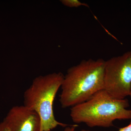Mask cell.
I'll return each mask as SVG.
<instances>
[{"label": "cell", "mask_w": 131, "mask_h": 131, "mask_svg": "<svg viewBox=\"0 0 131 131\" xmlns=\"http://www.w3.org/2000/svg\"><path fill=\"white\" fill-rule=\"evenodd\" d=\"M129 96H130V97L131 98V90L130 91V95H129Z\"/></svg>", "instance_id": "11"}, {"label": "cell", "mask_w": 131, "mask_h": 131, "mask_svg": "<svg viewBox=\"0 0 131 131\" xmlns=\"http://www.w3.org/2000/svg\"><path fill=\"white\" fill-rule=\"evenodd\" d=\"M0 131H11L9 127L4 121L0 123Z\"/></svg>", "instance_id": "7"}, {"label": "cell", "mask_w": 131, "mask_h": 131, "mask_svg": "<svg viewBox=\"0 0 131 131\" xmlns=\"http://www.w3.org/2000/svg\"><path fill=\"white\" fill-rule=\"evenodd\" d=\"M126 99L113 98L104 89L88 100L71 107L70 116L76 124L84 123L90 127H109L116 120L131 119V110Z\"/></svg>", "instance_id": "2"}, {"label": "cell", "mask_w": 131, "mask_h": 131, "mask_svg": "<svg viewBox=\"0 0 131 131\" xmlns=\"http://www.w3.org/2000/svg\"><path fill=\"white\" fill-rule=\"evenodd\" d=\"M64 77L60 72L38 77L24 93V105L35 111L40 117V131H50L58 126L66 127L71 125L57 120L53 111L54 100Z\"/></svg>", "instance_id": "3"}, {"label": "cell", "mask_w": 131, "mask_h": 131, "mask_svg": "<svg viewBox=\"0 0 131 131\" xmlns=\"http://www.w3.org/2000/svg\"><path fill=\"white\" fill-rule=\"evenodd\" d=\"M118 131H131V121L128 126L120 128Z\"/></svg>", "instance_id": "9"}, {"label": "cell", "mask_w": 131, "mask_h": 131, "mask_svg": "<svg viewBox=\"0 0 131 131\" xmlns=\"http://www.w3.org/2000/svg\"><path fill=\"white\" fill-rule=\"evenodd\" d=\"M104 89L113 98L126 99L131 90V51L105 61Z\"/></svg>", "instance_id": "4"}, {"label": "cell", "mask_w": 131, "mask_h": 131, "mask_svg": "<svg viewBox=\"0 0 131 131\" xmlns=\"http://www.w3.org/2000/svg\"><path fill=\"white\" fill-rule=\"evenodd\" d=\"M61 2L64 6L69 7H78L81 6L89 7L88 4L81 2L78 0H62Z\"/></svg>", "instance_id": "6"}, {"label": "cell", "mask_w": 131, "mask_h": 131, "mask_svg": "<svg viewBox=\"0 0 131 131\" xmlns=\"http://www.w3.org/2000/svg\"><path fill=\"white\" fill-rule=\"evenodd\" d=\"M78 126L77 125H71L66 127L65 129L63 131H76V127Z\"/></svg>", "instance_id": "8"}, {"label": "cell", "mask_w": 131, "mask_h": 131, "mask_svg": "<svg viewBox=\"0 0 131 131\" xmlns=\"http://www.w3.org/2000/svg\"><path fill=\"white\" fill-rule=\"evenodd\" d=\"M105 61L102 59L83 60L68 70L61 86L59 101L62 107L83 103L104 89Z\"/></svg>", "instance_id": "1"}, {"label": "cell", "mask_w": 131, "mask_h": 131, "mask_svg": "<svg viewBox=\"0 0 131 131\" xmlns=\"http://www.w3.org/2000/svg\"><path fill=\"white\" fill-rule=\"evenodd\" d=\"M81 131H90V130H84V129H83V130H82Z\"/></svg>", "instance_id": "10"}, {"label": "cell", "mask_w": 131, "mask_h": 131, "mask_svg": "<svg viewBox=\"0 0 131 131\" xmlns=\"http://www.w3.org/2000/svg\"><path fill=\"white\" fill-rule=\"evenodd\" d=\"M3 121L11 131H40L41 120L38 114L25 105L14 106Z\"/></svg>", "instance_id": "5"}]
</instances>
